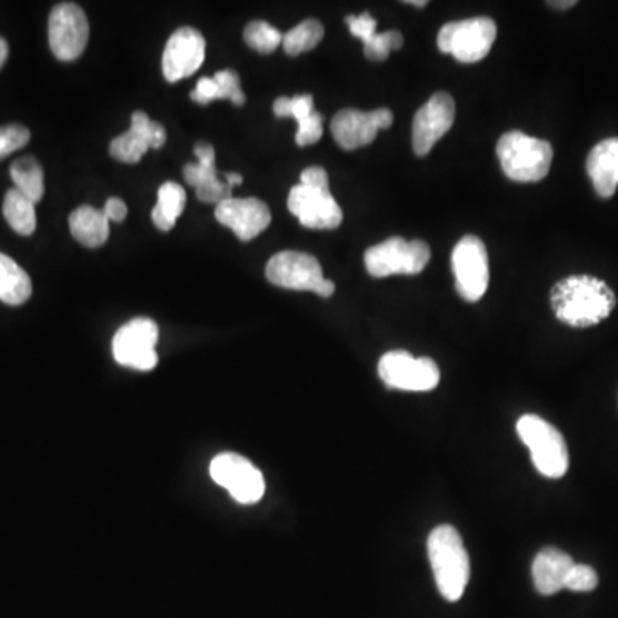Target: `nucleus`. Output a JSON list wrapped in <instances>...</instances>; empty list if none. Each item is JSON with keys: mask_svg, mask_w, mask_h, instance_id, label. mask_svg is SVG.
<instances>
[{"mask_svg": "<svg viewBox=\"0 0 618 618\" xmlns=\"http://www.w3.org/2000/svg\"><path fill=\"white\" fill-rule=\"evenodd\" d=\"M555 317L574 328H588L610 317L617 305L607 282L591 276H572L555 283L550 292Z\"/></svg>", "mask_w": 618, "mask_h": 618, "instance_id": "f257e3e1", "label": "nucleus"}, {"mask_svg": "<svg viewBox=\"0 0 618 618\" xmlns=\"http://www.w3.org/2000/svg\"><path fill=\"white\" fill-rule=\"evenodd\" d=\"M428 557L438 591L447 601H459L471 577V564L462 536L453 526H438L428 538Z\"/></svg>", "mask_w": 618, "mask_h": 618, "instance_id": "f03ea898", "label": "nucleus"}, {"mask_svg": "<svg viewBox=\"0 0 618 618\" xmlns=\"http://www.w3.org/2000/svg\"><path fill=\"white\" fill-rule=\"evenodd\" d=\"M498 160L507 178L516 182H538L547 178L554 160L548 141L509 131L498 140Z\"/></svg>", "mask_w": 618, "mask_h": 618, "instance_id": "7ed1b4c3", "label": "nucleus"}, {"mask_svg": "<svg viewBox=\"0 0 618 618\" xmlns=\"http://www.w3.org/2000/svg\"><path fill=\"white\" fill-rule=\"evenodd\" d=\"M517 433L531 452L532 464L547 478H562L569 471V449L564 435L536 415H526L517 421Z\"/></svg>", "mask_w": 618, "mask_h": 618, "instance_id": "20e7f679", "label": "nucleus"}, {"mask_svg": "<svg viewBox=\"0 0 618 618\" xmlns=\"http://www.w3.org/2000/svg\"><path fill=\"white\" fill-rule=\"evenodd\" d=\"M268 282L291 291L317 292L321 298H330L336 292L332 280L325 279L320 261L308 253L282 251L267 263Z\"/></svg>", "mask_w": 618, "mask_h": 618, "instance_id": "39448f33", "label": "nucleus"}, {"mask_svg": "<svg viewBox=\"0 0 618 618\" xmlns=\"http://www.w3.org/2000/svg\"><path fill=\"white\" fill-rule=\"evenodd\" d=\"M430 258L431 249L427 242L419 239L406 241L402 238H390L366 251L365 265L371 277L385 279L390 276L421 273Z\"/></svg>", "mask_w": 618, "mask_h": 618, "instance_id": "423d86ee", "label": "nucleus"}, {"mask_svg": "<svg viewBox=\"0 0 618 618\" xmlns=\"http://www.w3.org/2000/svg\"><path fill=\"white\" fill-rule=\"evenodd\" d=\"M497 40V24L490 18H471L447 23L438 33V49L464 64L479 62Z\"/></svg>", "mask_w": 618, "mask_h": 618, "instance_id": "0eeeda50", "label": "nucleus"}, {"mask_svg": "<svg viewBox=\"0 0 618 618\" xmlns=\"http://www.w3.org/2000/svg\"><path fill=\"white\" fill-rule=\"evenodd\" d=\"M378 375L389 389L430 392L440 383V368L430 358H415L406 351L381 356Z\"/></svg>", "mask_w": 618, "mask_h": 618, "instance_id": "6e6552de", "label": "nucleus"}, {"mask_svg": "<svg viewBox=\"0 0 618 618\" xmlns=\"http://www.w3.org/2000/svg\"><path fill=\"white\" fill-rule=\"evenodd\" d=\"M452 270L460 298L479 301L490 283L487 246L476 236H466L452 251Z\"/></svg>", "mask_w": 618, "mask_h": 618, "instance_id": "1a4fd4ad", "label": "nucleus"}, {"mask_svg": "<svg viewBox=\"0 0 618 618\" xmlns=\"http://www.w3.org/2000/svg\"><path fill=\"white\" fill-rule=\"evenodd\" d=\"M159 342V327L150 318L134 320L119 328L113 336L112 352L119 365L132 370L150 371L159 362L154 346Z\"/></svg>", "mask_w": 618, "mask_h": 618, "instance_id": "9d476101", "label": "nucleus"}, {"mask_svg": "<svg viewBox=\"0 0 618 618\" xmlns=\"http://www.w3.org/2000/svg\"><path fill=\"white\" fill-rule=\"evenodd\" d=\"M90 38L87 12L74 2L57 4L49 18V43L53 56L62 62L76 61L84 52Z\"/></svg>", "mask_w": 618, "mask_h": 618, "instance_id": "9b49d317", "label": "nucleus"}, {"mask_svg": "<svg viewBox=\"0 0 618 618\" xmlns=\"http://www.w3.org/2000/svg\"><path fill=\"white\" fill-rule=\"evenodd\" d=\"M210 476L217 485L226 488L230 497L239 504L251 506L263 498L265 479L260 469L255 468L239 453H220L210 464Z\"/></svg>", "mask_w": 618, "mask_h": 618, "instance_id": "f8f14e48", "label": "nucleus"}, {"mask_svg": "<svg viewBox=\"0 0 618 618\" xmlns=\"http://www.w3.org/2000/svg\"><path fill=\"white\" fill-rule=\"evenodd\" d=\"M289 210L308 229H336L342 223V208L328 188L298 185L289 192Z\"/></svg>", "mask_w": 618, "mask_h": 618, "instance_id": "ddd939ff", "label": "nucleus"}, {"mask_svg": "<svg viewBox=\"0 0 618 618\" xmlns=\"http://www.w3.org/2000/svg\"><path fill=\"white\" fill-rule=\"evenodd\" d=\"M456 121V102L446 91H438L416 113L412 122V148L425 157L446 137Z\"/></svg>", "mask_w": 618, "mask_h": 618, "instance_id": "4468645a", "label": "nucleus"}, {"mask_svg": "<svg viewBox=\"0 0 618 618\" xmlns=\"http://www.w3.org/2000/svg\"><path fill=\"white\" fill-rule=\"evenodd\" d=\"M207 42L203 34L191 27L179 28L170 34L162 56V71L170 83L185 80L203 66Z\"/></svg>", "mask_w": 618, "mask_h": 618, "instance_id": "2eb2a0df", "label": "nucleus"}, {"mask_svg": "<svg viewBox=\"0 0 618 618\" xmlns=\"http://www.w3.org/2000/svg\"><path fill=\"white\" fill-rule=\"evenodd\" d=\"M393 124V113L389 109H377L371 112L343 109L332 119V134L337 144L343 150H356L373 143L380 129H389Z\"/></svg>", "mask_w": 618, "mask_h": 618, "instance_id": "dca6fc26", "label": "nucleus"}, {"mask_svg": "<svg viewBox=\"0 0 618 618\" xmlns=\"http://www.w3.org/2000/svg\"><path fill=\"white\" fill-rule=\"evenodd\" d=\"M216 219L229 227L241 241H251L270 226L272 213L258 198L232 197L217 205Z\"/></svg>", "mask_w": 618, "mask_h": 618, "instance_id": "f3484780", "label": "nucleus"}, {"mask_svg": "<svg viewBox=\"0 0 618 618\" xmlns=\"http://www.w3.org/2000/svg\"><path fill=\"white\" fill-rule=\"evenodd\" d=\"M167 141L166 128L159 122L151 121L147 113H132L131 128L121 137L113 138L110 143V154L113 159L124 163H138L150 148H162Z\"/></svg>", "mask_w": 618, "mask_h": 618, "instance_id": "a211bd4d", "label": "nucleus"}, {"mask_svg": "<svg viewBox=\"0 0 618 618\" xmlns=\"http://www.w3.org/2000/svg\"><path fill=\"white\" fill-rule=\"evenodd\" d=\"M198 163L185 167V179L197 189L198 200L220 205L232 198V188L219 178L216 167V150L210 143H198L195 148Z\"/></svg>", "mask_w": 618, "mask_h": 618, "instance_id": "6ab92c4d", "label": "nucleus"}, {"mask_svg": "<svg viewBox=\"0 0 618 618\" xmlns=\"http://www.w3.org/2000/svg\"><path fill=\"white\" fill-rule=\"evenodd\" d=\"M273 112L277 118H292L298 121L296 143L299 147L317 143L323 137V116L315 110L311 94H298L292 99L280 97L273 103Z\"/></svg>", "mask_w": 618, "mask_h": 618, "instance_id": "aec40b11", "label": "nucleus"}, {"mask_svg": "<svg viewBox=\"0 0 618 618\" xmlns=\"http://www.w3.org/2000/svg\"><path fill=\"white\" fill-rule=\"evenodd\" d=\"M346 23L351 30L352 37L359 38L365 43V56L370 61H385L392 50L402 49V34L399 31L378 33L377 19L370 12L347 16Z\"/></svg>", "mask_w": 618, "mask_h": 618, "instance_id": "412c9836", "label": "nucleus"}, {"mask_svg": "<svg viewBox=\"0 0 618 618\" xmlns=\"http://www.w3.org/2000/svg\"><path fill=\"white\" fill-rule=\"evenodd\" d=\"M589 179L598 197L611 198L618 188V138H608L596 144L586 162Z\"/></svg>", "mask_w": 618, "mask_h": 618, "instance_id": "4be33fe9", "label": "nucleus"}, {"mask_svg": "<svg viewBox=\"0 0 618 618\" xmlns=\"http://www.w3.org/2000/svg\"><path fill=\"white\" fill-rule=\"evenodd\" d=\"M574 564L576 562L572 557L566 551L554 547L544 548L532 562V581L536 589L545 596L562 591Z\"/></svg>", "mask_w": 618, "mask_h": 618, "instance_id": "5701e85b", "label": "nucleus"}, {"mask_svg": "<svg viewBox=\"0 0 618 618\" xmlns=\"http://www.w3.org/2000/svg\"><path fill=\"white\" fill-rule=\"evenodd\" d=\"M69 227H71L72 238L87 248H100L106 245L110 236L109 219L103 210H97L88 205L72 211Z\"/></svg>", "mask_w": 618, "mask_h": 618, "instance_id": "b1692460", "label": "nucleus"}, {"mask_svg": "<svg viewBox=\"0 0 618 618\" xmlns=\"http://www.w3.org/2000/svg\"><path fill=\"white\" fill-rule=\"evenodd\" d=\"M33 292L30 276L8 255L0 253V301L24 305Z\"/></svg>", "mask_w": 618, "mask_h": 618, "instance_id": "393cba45", "label": "nucleus"}, {"mask_svg": "<svg viewBox=\"0 0 618 618\" xmlns=\"http://www.w3.org/2000/svg\"><path fill=\"white\" fill-rule=\"evenodd\" d=\"M186 207V191L178 182H166L160 186L159 201L151 211L154 226L167 232L178 222Z\"/></svg>", "mask_w": 618, "mask_h": 618, "instance_id": "a878e982", "label": "nucleus"}, {"mask_svg": "<svg viewBox=\"0 0 618 618\" xmlns=\"http://www.w3.org/2000/svg\"><path fill=\"white\" fill-rule=\"evenodd\" d=\"M11 178L19 192H23L34 205L40 203L46 192L43 169L33 157H23L11 166Z\"/></svg>", "mask_w": 618, "mask_h": 618, "instance_id": "bb28decb", "label": "nucleus"}, {"mask_svg": "<svg viewBox=\"0 0 618 618\" xmlns=\"http://www.w3.org/2000/svg\"><path fill=\"white\" fill-rule=\"evenodd\" d=\"M4 217L12 230L18 235L31 236L37 229V211L34 203L18 189H9L4 198Z\"/></svg>", "mask_w": 618, "mask_h": 618, "instance_id": "cd10ccee", "label": "nucleus"}, {"mask_svg": "<svg viewBox=\"0 0 618 618\" xmlns=\"http://www.w3.org/2000/svg\"><path fill=\"white\" fill-rule=\"evenodd\" d=\"M325 28L317 19H306L283 34L282 46L287 56H299L315 49L323 40Z\"/></svg>", "mask_w": 618, "mask_h": 618, "instance_id": "c85d7f7f", "label": "nucleus"}, {"mask_svg": "<svg viewBox=\"0 0 618 618\" xmlns=\"http://www.w3.org/2000/svg\"><path fill=\"white\" fill-rule=\"evenodd\" d=\"M245 40L257 52L272 53L282 46L283 34L267 21H251L246 27Z\"/></svg>", "mask_w": 618, "mask_h": 618, "instance_id": "c756f323", "label": "nucleus"}, {"mask_svg": "<svg viewBox=\"0 0 618 618\" xmlns=\"http://www.w3.org/2000/svg\"><path fill=\"white\" fill-rule=\"evenodd\" d=\"M30 141V129L21 124H9L0 128V160H4L14 151L27 147Z\"/></svg>", "mask_w": 618, "mask_h": 618, "instance_id": "7c9ffc66", "label": "nucleus"}, {"mask_svg": "<svg viewBox=\"0 0 618 618\" xmlns=\"http://www.w3.org/2000/svg\"><path fill=\"white\" fill-rule=\"evenodd\" d=\"M598 586V574L585 564H574L567 576L566 588L576 592H589Z\"/></svg>", "mask_w": 618, "mask_h": 618, "instance_id": "2f4dec72", "label": "nucleus"}, {"mask_svg": "<svg viewBox=\"0 0 618 618\" xmlns=\"http://www.w3.org/2000/svg\"><path fill=\"white\" fill-rule=\"evenodd\" d=\"M213 78L219 83L222 100H230L236 106H242L246 102V94L242 93L241 80H239L238 72L232 71V69H226V71L213 74Z\"/></svg>", "mask_w": 618, "mask_h": 618, "instance_id": "473e14b6", "label": "nucleus"}, {"mask_svg": "<svg viewBox=\"0 0 618 618\" xmlns=\"http://www.w3.org/2000/svg\"><path fill=\"white\" fill-rule=\"evenodd\" d=\"M191 100H195L201 106H207V103L213 102V100H222V93H220L219 83H217L216 78H201L198 81L197 88L191 93Z\"/></svg>", "mask_w": 618, "mask_h": 618, "instance_id": "72a5a7b5", "label": "nucleus"}, {"mask_svg": "<svg viewBox=\"0 0 618 618\" xmlns=\"http://www.w3.org/2000/svg\"><path fill=\"white\" fill-rule=\"evenodd\" d=\"M301 185L313 186V188H328V176L321 167H308L302 170Z\"/></svg>", "mask_w": 618, "mask_h": 618, "instance_id": "f704fd0d", "label": "nucleus"}, {"mask_svg": "<svg viewBox=\"0 0 618 618\" xmlns=\"http://www.w3.org/2000/svg\"><path fill=\"white\" fill-rule=\"evenodd\" d=\"M103 213H106L107 219L112 220V222H122V220L128 217V207H126L124 201L119 200V198H110L103 208Z\"/></svg>", "mask_w": 618, "mask_h": 618, "instance_id": "c9c22d12", "label": "nucleus"}, {"mask_svg": "<svg viewBox=\"0 0 618 618\" xmlns=\"http://www.w3.org/2000/svg\"><path fill=\"white\" fill-rule=\"evenodd\" d=\"M223 181L227 182V185L230 186V188H235V186H239L242 182V176L241 173H223Z\"/></svg>", "mask_w": 618, "mask_h": 618, "instance_id": "e433bc0d", "label": "nucleus"}, {"mask_svg": "<svg viewBox=\"0 0 618 618\" xmlns=\"http://www.w3.org/2000/svg\"><path fill=\"white\" fill-rule=\"evenodd\" d=\"M9 57V46L4 38L0 37V68L6 64Z\"/></svg>", "mask_w": 618, "mask_h": 618, "instance_id": "4c0bfd02", "label": "nucleus"}, {"mask_svg": "<svg viewBox=\"0 0 618 618\" xmlns=\"http://www.w3.org/2000/svg\"><path fill=\"white\" fill-rule=\"evenodd\" d=\"M576 4H577L576 0H569V2H550L551 8H557V9H569V8H574V6Z\"/></svg>", "mask_w": 618, "mask_h": 618, "instance_id": "58836bf2", "label": "nucleus"}, {"mask_svg": "<svg viewBox=\"0 0 618 618\" xmlns=\"http://www.w3.org/2000/svg\"><path fill=\"white\" fill-rule=\"evenodd\" d=\"M406 4L416 6V8H425V6H428V2H425V0H421V2H416V0H409V2H406Z\"/></svg>", "mask_w": 618, "mask_h": 618, "instance_id": "ea45409f", "label": "nucleus"}]
</instances>
